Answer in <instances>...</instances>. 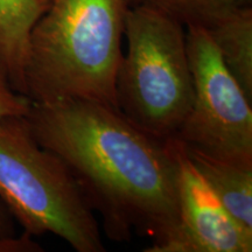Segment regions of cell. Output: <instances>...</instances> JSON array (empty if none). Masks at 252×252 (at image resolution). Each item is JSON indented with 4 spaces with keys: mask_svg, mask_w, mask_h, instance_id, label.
<instances>
[{
    "mask_svg": "<svg viewBox=\"0 0 252 252\" xmlns=\"http://www.w3.org/2000/svg\"><path fill=\"white\" fill-rule=\"evenodd\" d=\"M43 249L32 239V236L24 232L23 236L0 238V252H40Z\"/></svg>",
    "mask_w": 252,
    "mask_h": 252,
    "instance_id": "obj_12",
    "label": "cell"
},
{
    "mask_svg": "<svg viewBox=\"0 0 252 252\" xmlns=\"http://www.w3.org/2000/svg\"><path fill=\"white\" fill-rule=\"evenodd\" d=\"M194 99L175 139L208 156L252 165V102L200 25L186 26Z\"/></svg>",
    "mask_w": 252,
    "mask_h": 252,
    "instance_id": "obj_5",
    "label": "cell"
},
{
    "mask_svg": "<svg viewBox=\"0 0 252 252\" xmlns=\"http://www.w3.org/2000/svg\"><path fill=\"white\" fill-rule=\"evenodd\" d=\"M48 6L49 0H0V62L25 96L31 34Z\"/></svg>",
    "mask_w": 252,
    "mask_h": 252,
    "instance_id": "obj_7",
    "label": "cell"
},
{
    "mask_svg": "<svg viewBox=\"0 0 252 252\" xmlns=\"http://www.w3.org/2000/svg\"><path fill=\"white\" fill-rule=\"evenodd\" d=\"M184 147L226 212L252 234V165L219 159L185 145Z\"/></svg>",
    "mask_w": 252,
    "mask_h": 252,
    "instance_id": "obj_8",
    "label": "cell"
},
{
    "mask_svg": "<svg viewBox=\"0 0 252 252\" xmlns=\"http://www.w3.org/2000/svg\"><path fill=\"white\" fill-rule=\"evenodd\" d=\"M0 200L28 235L104 252L94 210L68 167L37 143L26 116L0 118Z\"/></svg>",
    "mask_w": 252,
    "mask_h": 252,
    "instance_id": "obj_3",
    "label": "cell"
},
{
    "mask_svg": "<svg viewBox=\"0 0 252 252\" xmlns=\"http://www.w3.org/2000/svg\"><path fill=\"white\" fill-rule=\"evenodd\" d=\"M179 226L159 252H251L252 234L226 212L178 139Z\"/></svg>",
    "mask_w": 252,
    "mask_h": 252,
    "instance_id": "obj_6",
    "label": "cell"
},
{
    "mask_svg": "<svg viewBox=\"0 0 252 252\" xmlns=\"http://www.w3.org/2000/svg\"><path fill=\"white\" fill-rule=\"evenodd\" d=\"M124 35L127 53L116 76L119 112L154 137L175 139L194 99L186 27L156 8L127 6Z\"/></svg>",
    "mask_w": 252,
    "mask_h": 252,
    "instance_id": "obj_4",
    "label": "cell"
},
{
    "mask_svg": "<svg viewBox=\"0 0 252 252\" xmlns=\"http://www.w3.org/2000/svg\"><path fill=\"white\" fill-rule=\"evenodd\" d=\"M15 220L0 200V238L15 236Z\"/></svg>",
    "mask_w": 252,
    "mask_h": 252,
    "instance_id": "obj_13",
    "label": "cell"
},
{
    "mask_svg": "<svg viewBox=\"0 0 252 252\" xmlns=\"http://www.w3.org/2000/svg\"><path fill=\"white\" fill-rule=\"evenodd\" d=\"M206 28L230 74L252 102V7L230 9Z\"/></svg>",
    "mask_w": 252,
    "mask_h": 252,
    "instance_id": "obj_9",
    "label": "cell"
},
{
    "mask_svg": "<svg viewBox=\"0 0 252 252\" xmlns=\"http://www.w3.org/2000/svg\"><path fill=\"white\" fill-rule=\"evenodd\" d=\"M41 146L55 153L113 242L133 232L159 252L179 226L176 139L147 133L118 110L91 102L32 103L26 116Z\"/></svg>",
    "mask_w": 252,
    "mask_h": 252,
    "instance_id": "obj_1",
    "label": "cell"
},
{
    "mask_svg": "<svg viewBox=\"0 0 252 252\" xmlns=\"http://www.w3.org/2000/svg\"><path fill=\"white\" fill-rule=\"evenodd\" d=\"M131 6H147L163 12L184 25L206 26L213 19L241 6L251 5V0H125Z\"/></svg>",
    "mask_w": 252,
    "mask_h": 252,
    "instance_id": "obj_10",
    "label": "cell"
},
{
    "mask_svg": "<svg viewBox=\"0 0 252 252\" xmlns=\"http://www.w3.org/2000/svg\"><path fill=\"white\" fill-rule=\"evenodd\" d=\"M32 100L14 90L5 65L0 62V118L7 116H27Z\"/></svg>",
    "mask_w": 252,
    "mask_h": 252,
    "instance_id": "obj_11",
    "label": "cell"
},
{
    "mask_svg": "<svg viewBox=\"0 0 252 252\" xmlns=\"http://www.w3.org/2000/svg\"><path fill=\"white\" fill-rule=\"evenodd\" d=\"M126 9L125 0H49L31 34L26 96L32 103L91 102L118 110Z\"/></svg>",
    "mask_w": 252,
    "mask_h": 252,
    "instance_id": "obj_2",
    "label": "cell"
}]
</instances>
